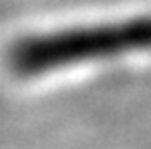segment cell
I'll return each instance as SVG.
<instances>
[{
  "label": "cell",
  "mask_w": 151,
  "mask_h": 149,
  "mask_svg": "<svg viewBox=\"0 0 151 149\" xmlns=\"http://www.w3.org/2000/svg\"><path fill=\"white\" fill-rule=\"evenodd\" d=\"M143 48H151V16L26 36L8 48L6 60L16 75L36 77L69 65Z\"/></svg>",
  "instance_id": "obj_1"
}]
</instances>
